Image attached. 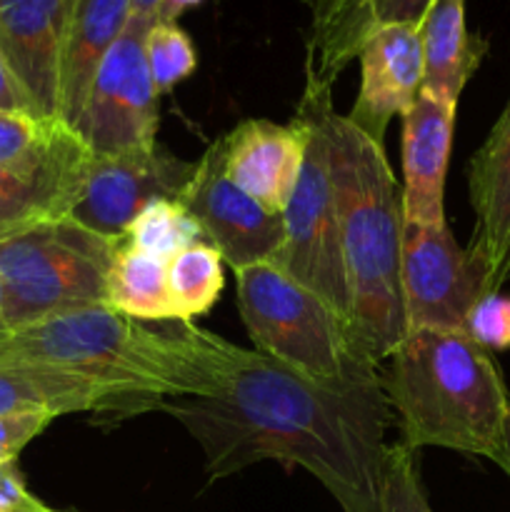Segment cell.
Wrapping results in <instances>:
<instances>
[{
  "label": "cell",
  "instance_id": "obj_9",
  "mask_svg": "<svg viewBox=\"0 0 510 512\" xmlns=\"http://www.w3.org/2000/svg\"><path fill=\"white\" fill-rule=\"evenodd\" d=\"M400 278L410 330H463L470 308L490 295L483 265L445 223L405 220Z\"/></svg>",
  "mask_w": 510,
  "mask_h": 512
},
{
  "label": "cell",
  "instance_id": "obj_34",
  "mask_svg": "<svg viewBox=\"0 0 510 512\" xmlns=\"http://www.w3.org/2000/svg\"><path fill=\"white\" fill-rule=\"evenodd\" d=\"M498 465L505 470V475L510 478V408L508 418H505V435H503V453H500Z\"/></svg>",
  "mask_w": 510,
  "mask_h": 512
},
{
  "label": "cell",
  "instance_id": "obj_24",
  "mask_svg": "<svg viewBox=\"0 0 510 512\" xmlns=\"http://www.w3.org/2000/svg\"><path fill=\"white\" fill-rule=\"evenodd\" d=\"M120 243L168 263L180 250L195 243H205V238L200 233V225L195 223V218L180 200L163 198L150 203L130 223Z\"/></svg>",
  "mask_w": 510,
  "mask_h": 512
},
{
  "label": "cell",
  "instance_id": "obj_32",
  "mask_svg": "<svg viewBox=\"0 0 510 512\" xmlns=\"http://www.w3.org/2000/svg\"><path fill=\"white\" fill-rule=\"evenodd\" d=\"M203 0H160L158 13H155V23H178V18L188 10L198 8Z\"/></svg>",
  "mask_w": 510,
  "mask_h": 512
},
{
  "label": "cell",
  "instance_id": "obj_15",
  "mask_svg": "<svg viewBox=\"0 0 510 512\" xmlns=\"http://www.w3.org/2000/svg\"><path fill=\"white\" fill-rule=\"evenodd\" d=\"M475 213L468 253L483 265L488 293L510 280V100L468 168Z\"/></svg>",
  "mask_w": 510,
  "mask_h": 512
},
{
  "label": "cell",
  "instance_id": "obj_30",
  "mask_svg": "<svg viewBox=\"0 0 510 512\" xmlns=\"http://www.w3.org/2000/svg\"><path fill=\"white\" fill-rule=\"evenodd\" d=\"M435 0H370L375 25H420Z\"/></svg>",
  "mask_w": 510,
  "mask_h": 512
},
{
  "label": "cell",
  "instance_id": "obj_31",
  "mask_svg": "<svg viewBox=\"0 0 510 512\" xmlns=\"http://www.w3.org/2000/svg\"><path fill=\"white\" fill-rule=\"evenodd\" d=\"M0 113L40 115L38 108L33 105V100L28 98V93L23 90V85L18 83V78H15L13 70H10L3 50H0ZM45 118H48V115H45Z\"/></svg>",
  "mask_w": 510,
  "mask_h": 512
},
{
  "label": "cell",
  "instance_id": "obj_14",
  "mask_svg": "<svg viewBox=\"0 0 510 512\" xmlns=\"http://www.w3.org/2000/svg\"><path fill=\"white\" fill-rule=\"evenodd\" d=\"M305 145L308 130L300 118L288 125L245 120L223 135L225 173L270 213H283L303 170Z\"/></svg>",
  "mask_w": 510,
  "mask_h": 512
},
{
  "label": "cell",
  "instance_id": "obj_1",
  "mask_svg": "<svg viewBox=\"0 0 510 512\" xmlns=\"http://www.w3.org/2000/svg\"><path fill=\"white\" fill-rule=\"evenodd\" d=\"M198 440L210 480L263 460L303 468L343 512H380L390 405L378 365L360 363L335 380H315L258 353H240L233 373L208 398H168Z\"/></svg>",
  "mask_w": 510,
  "mask_h": 512
},
{
  "label": "cell",
  "instance_id": "obj_21",
  "mask_svg": "<svg viewBox=\"0 0 510 512\" xmlns=\"http://www.w3.org/2000/svg\"><path fill=\"white\" fill-rule=\"evenodd\" d=\"M105 305L138 323L178 320L168 290V263L120 243L108 273Z\"/></svg>",
  "mask_w": 510,
  "mask_h": 512
},
{
  "label": "cell",
  "instance_id": "obj_7",
  "mask_svg": "<svg viewBox=\"0 0 510 512\" xmlns=\"http://www.w3.org/2000/svg\"><path fill=\"white\" fill-rule=\"evenodd\" d=\"M233 273L240 318L258 353L315 380L343 378L368 363L355 355L335 310L278 265L268 260Z\"/></svg>",
  "mask_w": 510,
  "mask_h": 512
},
{
  "label": "cell",
  "instance_id": "obj_17",
  "mask_svg": "<svg viewBox=\"0 0 510 512\" xmlns=\"http://www.w3.org/2000/svg\"><path fill=\"white\" fill-rule=\"evenodd\" d=\"M90 158L93 153L83 145L33 173L0 165V240L73 213Z\"/></svg>",
  "mask_w": 510,
  "mask_h": 512
},
{
  "label": "cell",
  "instance_id": "obj_18",
  "mask_svg": "<svg viewBox=\"0 0 510 512\" xmlns=\"http://www.w3.org/2000/svg\"><path fill=\"white\" fill-rule=\"evenodd\" d=\"M130 20V0H73L60 60L58 118L73 125L95 73Z\"/></svg>",
  "mask_w": 510,
  "mask_h": 512
},
{
  "label": "cell",
  "instance_id": "obj_23",
  "mask_svg": "<svg viewBox=\"0 0 510 512\" xmlns=\"http://www.w3.org/2000/svg\"><path fill=\"white\" fill-rule=\"evenodd\" d=\"M223 258L208 243H195L168 260V290L178 323L208 313L223 293Z\"/></svg>",
  "mask_w": 510,
  "mask_h": 512
},
{
  "label": "cell",
  "instance_id": "obj_10",
  "mask_svg": "<svg viewBox=\"0 0 510 512\" xmlns=\"http://www.w3.org/2000/svg\"><path fill=\"white\" fill-rule=\"evenodd\" d=\"M178 200L200 225L205 243L233 270L268 263L283 245V213H270L228 178L223 138L208 145Z\"/></svg>",
  "mask_w": 510,
  "mask_h": 512
},
{
  "label": "cell",
  "instance_id": "obj_5",
  "mask_svg": "<svg viewBox=\"0 0 510 512\" xmlns=\"http://www.w3.org/2000/svg\"><path fill=\"white\" fill-rule=\"evenodd\" d=\"M115 240L70 215L0 240V288L8 330L68 310L105 305Z\"/></svg>",
  "mask_w": 510,
  "mask_h": 512
},
{
  "label": "cell",
  "instance_id": "obj_36",
  "mask_svg": "<svg viewBox=\"0 0 510 512\" xmlns=\"http://www.w3.org/2000/svg\"><path fill=\"white\" fill-rule=\"evenodd\" d=\"M318 3H323V0H310V5H318Z\"/></svg>",
  "mask_w": 510,
  "mask_h": 512
},
{
  "label": "cell",
  "instance_id": "obj_19",
  "mask_svg": "<svg viewBox=\"0 0 510 512\" xmlns=\"http://www.w3.org/2000/svg\"><path fill=\"white\" fill-rule=\"evenodd\" d=\"M28 410H48L58 418L73 413H143L133 400L120 398L75 375L28 365H0V415Z\"/></svg>",
  "mask_w": 510,
  "mask_h": 512
},
{
  "label": "cell",
  "instance_id": "obj_35",
  "mask_svg": "<svg viewBox=\"0 0 510 512\" xmlns=\"http://www.w3.org/2000/svg\"><path fill=\"white\" fill-rule=\"evenodd\" d=\"M8 333L10 330H8V323H5V315H3V288H0V338Z\"/></svg>",
  "mask_w": 510,
  "mask_h": 512
},
{
  "label": "cell",
  "instance_id": "obj_3",
  "mask_svg": "<svg viewBox=\"0 0 510 512\" xmlns=\"http://www.w3.org/2000/svg\"><path fill=\"white\" fill-rule=\"evenodd\" d=\"M330 173L338 203L340 243L353 300L350 343L358 358L378 365L408 335L403 278V188L383 145L345 115L330 113Z\"/></svg>",
  "mask_w": 510,
  "mask_h": 512
},
{
  "label": "cell",
  "instance_id": "obj_12",
  "mask_svg": "<svg viewBox=\"0 0 510 512\" xmlns=\"http://www.w3.org/2000/svg\"><path fill=\"white\" fill-rule=\"evenodd\" d=\"M358 60L360 90L345 118L383 145L390 120L410 108L423 85L420 25H375Z\"/></svg>",
  "mask_w": 510,
  "mask_h": 512
},
{
  "label": "cell",
  "instance_id": "obj_16",
  "mask_svg": "<svg viewBox=\"0 0 510 512\" xmlns=\"http://www.w3.org/2000/svg\"><path fill=\"white\" fill-rule=\"evenodd\" d=\"M458 103L420 90L403 118V215L408 223H445V175Z\"/></svg>",
  "mask_w": 510,
  "mask_h": 512
},
{
  "label": "cell",
  "instance_id": "obj_2",
  "mask_svg": "<svg viewBox=\"0 0 510 512\" xmlns=\"http://www.w3.org/2000/svg\"><path fill=\"white\" fill-rule=\"evenodd\" d=\"M243 348L183 323L155 333L108 305L35 320L0 338V365L58 370L100 385L140 410L168 398H208L233 373Z\"/></svg>",
  "mask_w": 510,
  "mask_h": 512
},
{
  "label": "cell",
  "instance_id": "obj_33",
  "mask_svg": "<svg viewBox=\"0 0 510 512\" xmlns=\"http://www.w3.org/2000/svg\"><path fill=\"white\" fill-rule=\"evenodd\" d=\"M160 0H130V20L138 23H155V13H158Z\"/></svg>",
  "mask_w": 510,
  "mask_h": 512
},
{
  "label": "cell",
  "instance_id": "obj_28",
  "mask_svg": "<svg viewBox=\"0 0 510 512\" xmlns=\"http://www.w3.org/2000/svg\"><path fill=\"white\" fill-rule=\"evenodd\" d=\"M55 418L58 415L48 413V410L0 415V465L15 463L25 445L33 443Z\"/></svg>",
  "mask_w": 510,
  "mask_h": 512
},
{
  "label": "cell",
  "instance_id": "obj_27",
  "mask_svg": "<svg viewBox=\"0 0 510 512\" xmlns=\"http://www.w3.org/2000/svg\"><path fill=\"white\" fill-rule=\"evenodd\" d=\"M463 333L485 350L510 348V298L508 295H485L470 308Z\"/></svg>",
  "mask_w": 510,
  "mask_h": 512
},
{
  "label": "cell",
  "instance_id": "obj_25",
  "mask_svg": "<svg viewBox=\"0 0 510 512\" xmlns=\"http://www.w3.org/2000/svg\"><path fill=\"white\" fill-rule=\"evenodd\" d=\"M145 63L158 95H165L193 75L198 53L178 23H153L145 33Z\"/></svg>",
  "mask_w": 510,
  "mask_h": 512
},
{
  "label": "cell",
  "instance_id": "obj_4",
  "mask_svg": "<svg viewBox=\"0 0 510 512\" xmlns=\"http://www.w3.org/2000/svg\"><path fill=\"white\" fill-rule=\"evenodd\" d=\"M380 385L410 450L448 448L498 463L510 395L488 350L463 330H408Z\"/></svg>",
  "mask_w": 510,
  "mask_h": 512
},
{
  "label": "cell",
  "instance_id": "obj_8",
  "mask_svg": "<svg viewBox=\"0 0 510 512\" xmlns=\"http://www.w3.org/2000/svg\"><path fill=\"white\" fill-rule=\"evenodd\" d=\"M148 28L150 23L128 20L70 125L93 155L143 153L158 145L160 95L145 63Z\"/></svg>",
  "mask_w": 510,
  "mask_h": 512
},
{
  "label": "cell",
  "instance_id": "obj_13",
  "mask_svg": "<svg viewBox=\"0 0 510 512\" xmlns=\"http://www.w3.org/2000/svg\"><path fill=\"white\" fill-rule=\"evenodd\" d=\"M73 0H0V50L40 115L58 118L60 60Z\"/></svg>",
  "mask_w": 510,
  "mask_h": 512
},
{
  "label": "cell",
  "instance_id": "obj_22",
  "mask_svg": "<svg viewBox=\"0 0 510 512\" xmlns=\"http://www.w3.org/2000/svg\"><path fill=\"white\" fill-rule=\"evenodd\" d=\"M80 135L60 118L33 113H0V165L13 170H43L73 150Z\"/></svg>",
  "mask_w": 510,
  "mask_h": 512
},
{
  "label": "cell",
  "instance_id": "obj_11",
  "mask_svg": "<svg viewBox=\"0 0 510 512\" xmlns=\"http://www.w3.org/2000/svg\"><path fill=\"white\" fill-rule=\"evenodd\" d=\"M195 163L155 145L143 153L93 155L85 188L70 218L93 233L120 243L125 230L150 203L178 200L193 178Z\"/></svg>",
  "mask_w": 510,
  "mask_h": 512
},
{
  "label": "cell",
  "instance_id": "obj_26",
  "mask_svg": "<svg viewBox=\"0 0 510 512\" xmlns=\"http://www.w3.org/2000/svg\"><path fill=\"white\" fill-rule=\"evenodd\" d=\"M380 512H433L425 498L415 450L408 445H388L385 450L383 493H380Z\"/></svg>",
  "mask_w": 510,
  "mask_h": 512
},
{
  "label": "cell",
  "instance_id": "obj_6",
  "mask_svg": "<svg viewBox=\"0 0 510 512\" xmlns=\"http://www.w3.org/2000/svg\"><path fill=\"white\" fill-rule=\"evenodd\" d=\"M333 110V88L305 78L295 118L305 123L308 145L298 185L290 195L288 208L283 210L285 240L270 263L318 293L335 310L350 335L353 300L345 273L338 203L330 173L328 118Z\"/></svg>",
  "mask_w": 510,
  "mask_h": 512
},
{
  "label": "cell",
  "instance_id": "obj_20",
  "mask_svg": "<svg viewBox=\"0 0 510 512\" xmlns=\"http://www.w3.org/2000/svg\"><path fill=\"white\" fill-rule=\"evenodd\" d=\"M423 85L420 90L458 103L460 93L488 53V40L465 25V0H435L420 23Z\"/></svg>",
  "mask_w": 510,
  "mask_h": 512
},
{
  "label": "cell",
  "instance_id": "obj_29",
  "mask_svg": "<svg viewBox=\"0 0 510 512\" xmlns=\"http://www.w3.org/2000/svg\"><path fill=\"white\" fill-rule=\"evenodd\" d=\"M0 512H65L45 505L25 488L15 463L0 465Z\"/></svg>",
  "mask_w": 510,
  "mask_h": 512
}]
</instances>
